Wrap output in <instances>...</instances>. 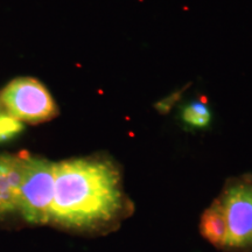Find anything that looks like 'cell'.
<instances>
[{
  "label": "cell",
  "instance_id": "obj_1",
  "mask_svg": "<svg viewBox=\"0 0 252 252\" xmlns=\"http://www.w3.org/2000/svg\"><path fill=\"white\" fill-rule=\"evenodd\" d=\"M121 206L119 175L111 163L91 158L55 163L52 222L91 228L112 220Z\"/></svg>",
  "mask_w": 252,
  "mask_h": 252
},
{
  "label": "cell",
  "instance_id": "obj_2",
  "mask_svg": "<svg viewBox=\"0 0 252 252\" xmlns=\"http://www.w3.org/2000/svg\"><path fill=\"white\" fill-rule=\"evenodd\" d=\"M55 188V163L39 157H24V173L18 213L30 224L52 222Z\"/></svg>",
  "mask_w": 252,
  "mask_h": 252
},
{
  "label": "cell",
  "instance_id": "obj_3",
  "mask_svg": "<svg viewBox=\"0 0 252 252\" xmlns=\"http://www.w3.org/2000/svg\"><path fill=\"white\" fill-rule=\"evenodd\" d=\"M2 106L20 122H46L58 115L52 94L40 81L32 77L15 78L0 93Z\"/></svg>",
  "mask_w": 252,
  "mask_h": 252
},
{
  "label": "cell",
  "instance_id": "obj_4",
  "mask_svg": "<svg viewBox=\"0 0 252 252\" xmlns=\"http://www.w3.org/2000/svg\"><path fill=\"white\" fill-rule=\"evenodd\" d=\"M220 201L228 222V248L252 249V182L230 185Z\"/></svg>",
  "mask_w": 252,
  "mask_h": 252
},
{
  "label": "cell",
  "instance_id": "obj_5",
  "mask_svg": "<svg viewBox=\"0 0 252 252\" xmlns=\"http://www.w3.org/2000/svg\"><path fill=\"white\" fill-rule=\"evenodd\" d=\"M24 158L0 154V219L18 213Z\"/></svg>",
  "mask_w": 252,
  "mask_h": 252
},
{
  "label": "cell",
  "instance_id": "obj_6",
  "mask_svg": "<svg viewBox=\"0 0 252 252\" xmlns=\"http://www.w3.org/2000/svg\"><path fill=\"white\" fill-rule=\"evenodd\" d=\"M200 229L210 243L220 248L228 247L229 228L222 203L217 200L204 212L201 219Z\"/></svg>",
  "mask_w": 252,
  "mask_h": 252
},
{
  "label": "cell",
  "instance_id": "obj_7",
  "mask_svg": "<svg viewBox=\"0 0 252 252\" xmlns=\"http://www.w3.org/2000/svg\"><path fill=\"white\" fill-rule=\"evenodd\" d=\"M212 115L206 104L193 102L182 110V121L191 127H206L209 125Z\"/></svg>",
  "mask_w": 252,
  "mask_h": 252
},
{
  "label": "cell",
  "instance_id": "obj_8",
  "mask_svg": "<svg viewBox=\"0 0 252 252\" xmlns=\"http://www.w3.org/2000/svg\"><path fill=\"white\" fill-rule=\"evenodd\" d=\"M24 130L23 122L4 110L0 111V143L13 139Z\"/></svg>",
  "mask_w": 252,
  "mask_h": 252
}]
</instances>
